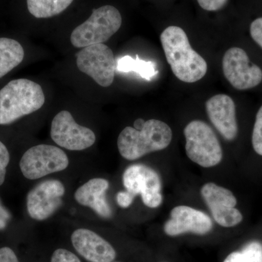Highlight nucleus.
I'll return each instance as SVG.
<instances>
[{
    "label": "nucleus",
    "instance_id": "nucleus-1",
    "mask_svg": "<svg viewBox=\"0 0 262 262\" xmlns=\"http://www.w3.org/2000/svg\"><path fill=\"white\" fill-rule=\"evenodd\" d=\"M165 57L174 75L182 82L193 83L206 75V60L192 49L181 27L170 26L160 35Z\"/></svg>",
    "mask_w": 262,
    "mask_h": 262
},
{
    "label": "nucleus",
    "instance_id": "nucleus-2",
    "mask_svg": "<svg viewBox=\"0 0 262 262\" xmlns=\"http://www.w3.org/2000/svg\"><path fill=\"white\" fill-rule=\"evenodd\" d=\"M173 132L165 122L158 120L145 121L140 130L126 127L117 139V147L122 158L135 160L144 155L168 147L171 142Z\"/></svg>",
    "mask_w": 262,
    "mask_h": 262
},
{
    "label": "nucleus",
    "instance_id": "nucleus-3",
    "mask_svg": "<svg viewBox=\"0 0 262 262\" xmlns=\"http://www.w3.org/2000/svg\"><path fill=\"white\" fill-rule=\"evenodd\" d=\"M45 101L39 84L27 79L10 81L0 90V125H8L37 111Z\"/></svg>",
    "mask_w": 262,
    "mask_h": 262
},
{
    "label": "nucleus",
    "instance_id": "nucleus-4",
    "mask_svg": "<svg viewBox=\"0 0 262 262\" xmlns=\"http://www.w3.org/2000/svg\"><path fill=\"white\" fill-rule=\"evenodd\" d=\"M121 25L122 16L119 10L112 5H104L94 10L86 21L74 29L71 34V42L77 48L104 43Z\"/></svg>",
    "mask_w": 262,
    "mask_h": 262
},
{
    "label": "nucleus",
    "instance_id": "nucleus-5",
    "mask_svg": "<svg viewBox=\"0 0 262 262\" xmlns=\"http://www.w3.org/2000/svg\"><path fill=\"white\" fill-rule=\"evenodd\" d=\"M188 158L203 168H211L221 163L222 148L214 131L206 122L193 120L184 130Z\"/></svg>",
    "mask_w": 262,
    "mask_h": 262
},
{
    "label": "nucleus",
    "instance_id": "nucleus-6",
    "mask_svg": "<svg viewBox=\"0 0 262 262\" xmlns=\"http://www.w3.org/2000/svg\"><path fill=\"white\" fill-rule=\"evenodd\" d=\"M69 163L68 157L63 150L57 146L40 144L24 153L20 159V168L25 178L36 180L64 170Z\"/></svg>",
    "mask_w": 262,
    "mask_h": 262
},
{
    "label": "nucleus",
    "instance_id": "nucleus-7",
    "mask_svg": "<svg viewBox=\"0 0 262 262\" xmlns=\"http://www.w3.org/2000/svg\"><path fill=\"white\" fill-rule=\"evenodd\" d=\"M122 183L133 196L141 194L143 203L151 208L159 207L163 203L162 182L154 169L142 164L127 167L122 175Z\"/></svg>",
    "mask_w": 262,
    "mask_h": 262
},
{
    "label": "nucleus",
    "instance_id": "nucleus-8",
    "mask_svg": "<svg viewBox=\"0 0 262 262\" xmlns=\"http://www.w3.org/2000/svg\"><path fill=\"white\" fill-rule=\"evenodd\" d=\"M77 66L80 72L102 87H110L113 83L117 63L111 48L103 43L81 50L77 54Z\"/></svg>",
    "mask_w": 262,
    "mask_h": 262
},
{
    "label": "nucleus",
    "instance_id": "nucleus-9",
    "mask_svg": "<svg viewBox=\"0 0 262 262\" xmlns=\"http://www.w3.org/2000/svg\"><path fill=\"white\" fill-rule=\"evenodd\" d=\"M51 136L57 145L71 151H81L91 147L96 140L94 132L79 125L70 112H60L51 123Z\"/></svg>",
    "mask_w": 262,
    "mask_h": 262
},
{
    "label": "nucleus",
    "instance_id": "nucleus-10",
    "mask_svg": "<svg viewBox=\"0 0 262 262\" xmlns=\"http://www.w3.org/2000/svg\"><path fill=\"white\" fill-rule=\"evenodd\" d=\"M222 69L229 83L239 91L253 89L262 81L261 68L250 63L247 53L242 48H231L226 52Z\"/></svg>",
    "mask_w": 262,
    "mask_h": 262
},
{
    "label": "nucleus",
    "instance_id": "nucleus-11",
    "mask_svg": "<svg viewBox=\"0 0 262 262\" xmlns=\"http://www.w3.org/2000/svg\"><path fill=\"white\" fill-rule=\"evenodd\" d=\"M201 193L217 224L232 227L242 222V213L235 208L237 199L230 190L211 182L203 186Z\"/></svg>",
    "mask_w": 262,
    "mask_h": 262
},
{
    "label": "nucleus",
    "instance_id": "nucleus-12",
    "mask_svg": "<svg viewBox=\"0 0 262 262\" xmlns=\"http://www.w3.org/2000/svg\"><path fill=\"white\" fill-rule=\"evenodd\" d=\"M64 194V185L60 181L39 183L27 195V211L31 218L37 221L47 220L62 206Z\"/></svg>",
    "mask_w": 262,
    "mask_h": 262
},
{
    "label": "nucleus",
    "instance_id": "nucleus-13",
    "mask_svg": "<svg viewBox=\"0 0 262 262\" xmlns=\"http://www.w3.org/2000/svg\"><path fill=\"white\" fill-rule=\"evenodd\" d=\"M213 229L211 219L204 212L187 206L175 207L170 212V219L165 222L163 229L170 237L187 232L204 235Z\"/></svg>",
    "mask_w": 262,
    "mask_h": 262
},
{
    "label": "nucleus",
    "instance_id": "nucleus-14",
    "mask_svg": "<svg viewBox=\"0 0 262 262\" xmlns=\"http://www.w3.org/2000/svg\"><path fill=\"white\" fill-rule=\"evenodd\" d=\"M71 241L76 251L89 262H112L116 258L113 246L90 229H76Z\"/></svg>",
    "mask_w": 262,
    "mask_h": 262
},
{
    "label": "nucleus",
    "instance_id": "nucleus-15",
    "mask_svg": "<svg viewBox=\"0 0 262 262\" xmlns=\"http://www.w3.org/2000/svg\"><path fill=\"white\" fill-rule=\"evenodd\" d=\"M206 108L208 117L226 140L232 141L238 134L235 104L226 94H218L208 100Z\"/></svg>",
    "mask_w": 262,
    "mask_h": 262
},
{
    "label": "nucleus",
    "instance_id": "nucleus-16",
    "mask_svg": "<svg viewBox=\"0 0 262 262\" xmlns=\"http://www.w3.org/2000/svg\"><path fill=\"white\" fill-rule=\"evenodd\" d=\"M108 187L110 183L106 179H91L76 190L75 201L81 206L94 210L102 218H110L113 211L105 196Z\"/></svg>",
    "mask_w": 262,
    "mask_h": 262
},
{
    "label": "nucleus",
    "instance_id": "nucleus-17",
    "mask_svg": "<svg viewBox=\"0 0 262 262\" xmlns=\"http://www.w3.org/2000/svg\"><path fill=\"white\" fill-rule=\"evenodd\" d=\"M24 57V48L18 41L0 38V78L20 64Z\"/></svg>",
    "mask_w": 262,
    "mask_h": 262
},
{
    "label": "nucleus",
    "instance_id": "nucleus-18",
    "mask_svg": "<svg viewBox=\"0 0 262 262\" xmlns=\"http://www.w3.org/2000/svg\"><path fill=\"white\" fill-rule=\"evenodd\" d=\"M74 0H27L29 13L37 18L54 16L64 11Z\"/></svg>",
    "mask_w": 262,
    "mask_h": 262
},
{
    "label": "nucleus",
    "instance_id": "nucleus-19",
    "mask_svg": "<svg viewBox=\"0 0 262 262\" xmlns=\"http://www.w3.org/2000/svg\"><path fill=\"white\" fill-rule=\"evenodd\" d=\"M116 63L117 70L119 72H134L148 81L151 80L158 74V71L155 70L152 62L141 60L139 56H136L135 59L129 56L122 57L117 60Z\"/></svg>",
    "mask_w": 262,
    "mask_h": 262
},
{
    "label": "nucleus",
    "instance_id": "nucleus-20",
    "mask_svg": "<svg viewBox=\"0 0 262 262\" xmlns=\"http://www.w3.org/2000/svg\"><path fill=\"white\" fill-rule=\"evenodd\" d=\"M252 144L255 151L262 156V106L256 114L253 130Z\"/></svg>",
    "mask_w": 262,
    "mask_h": 262
},
{
    "label": "nucleus",
    "instance_id": "nucleus-21",
    "mask_svg": "<svg viewBox=\"0 0 262 262\" xmlns=\"http://www.w3.org/2000/svg\"><path fill=\"white\" fill-rule=\"evenodd\" d=\"M241 253L246 262H262V245L260 243H250L243 248Z\"/></svg>",
    "mask_w": 262,
    "mask_h": 262
},
{
    "label": "nucleus",
    "instance_id": "nucleus-22",
    "mask_svg": "<svg viewBox=\"0 0 262 262\" xmlns=\"http://www.w3.org/2000/svg\"><path fill=\"white\" fill-rule=\"evenodd\" d=\"M51 262H81L78 256L67 249L59 248L53 252Z\"/></svg>",
    "mask_w": 262,
    "mask_h": 262
},
{
    "label": "nucleus",
    "instance_id": "nucleus-23",
    "mask_svg": "<svg viewBox=\"0 0 262 262\" xmlns=\"http://www.w3.org/2000/svg\"><path fill=\"white\" fill-rule=\"evenodd\" d=\"M9 163V151L5 144L0 141V186L5 182L6 168Z\"/></svg>",
    "mask_w": 262,
    "mask_h": 262
},
{
    "label": "nucleus",
    "instance_id": "nucleus-24",
    "mask_svg": "<svg viewBox=\"0 0 262 262\" xmlns=\"http://www.w3.org/2000/svg\"><path fill=\"white\" fill-rule=\"evenodd\" d=\"M251 37L262 48V17L253 20L250 27Z\"/></svg>",
    "mask_w": 262,
    "mask_h": 262
},
{
    "label": "nucleus",
    "instance_id": "nucleus-25",
    "mask_svg": "<svg viewBox=\"0 0 262 262\" xmlns=\"http://www.w3.org/2000/svg\"><path fill=\"white\" fill-rule=\"evenodd\" d=\"M200 6L207 11H217L222 9L228 0H196Z\"/></svg>",
    "mask_w": 262,
    "mask_h": 262
},
{
    "label": "nucleus",
    "instance_id": "nucleus-26",
    "mask_svg": "<svg viewBox=\"0 0 262 262\" xmlns=\"http://www.w3.org/2000/svg\"><path fill=\"white\" fill-rule=\"evenodd\" d=\"M134 198H135V196H133L132 194H131L130 192H127V191H122V192L117 193L116 201L119 206L123 208H127L132 205Z\"/></svg>",
    "mask_w": 262,
    "mask_h": 262
},
{
    "label": "nucleus",
    "instance_id": "nucleus-27",
    "mask_svg": "<svg viewBox=\"0 0 262 262\" xmlns=\"http://www.w3.org/2000/svg\"><path fill=\"white\" fill-rule=\"evenodd\" d=\"M0 262H19L14 251L11 248H0Z\"/></svg>",
    "mask_w": 262,
    "mask_h": 262
},
{
    "label": "nucleus",
    "instance_id": "nucleus-28",
    "mask_svg": "<svg viewBox=\"0 0 262 262\" xmlns=\"http://www.w3.org/2000/svg\"><path fill=\"white\" fill-rule=\"evenodd\" d=\"M10 219H11V214L0 201V230H3L6 228Z\"/></svg>",
    "mask_w": 262,
    "mask_h": 262
},
{
    "label": "nucleus",
    "instance_id": "nucleus-29",
    "mask_svg": "<svg viewBox=\"0 0 262 262\" xmlns=\"http://www.w3.org/2000/svg\"><path fill=\"white\" fill-rule=\"evenodd\" d=\"M223 262H246L243 253L239 251L231 253Z\"/></svg>",
    "mask_w": 262,
    "mask_h": 262
},
{
    "label": "nucleus",
    "instance_id": "nucleus-30",
    "mask_svg": "<svg viewBox=\"0 0 262 262\" xmlns=\"http://www.w3.org/2000/svg\"><path fill=\"white\" fill-rule=\"evenodd\" d=\"M144 123H145V121H144L143 119H137V120L134 122V128L136 129V130H140L142 129L143 126H144Z\"/></svg>",
    "mask_w": 262,
    "mask_h": 262
},
{
    "label": "nucleus",
    "instance_id": "nucleus-31",
    "mask_svg": "<svg viewBox=\"0 0 262 262\" xmlns=\"http://www.w3.org/2000/svg\"><path fill=\"white\" fill-rule=\"evenodd\" d=\"M112 262H118V261H112Z\"/></svg>",
    "mask_w": 262,
    "mask_h": 262
}]
</instances>
